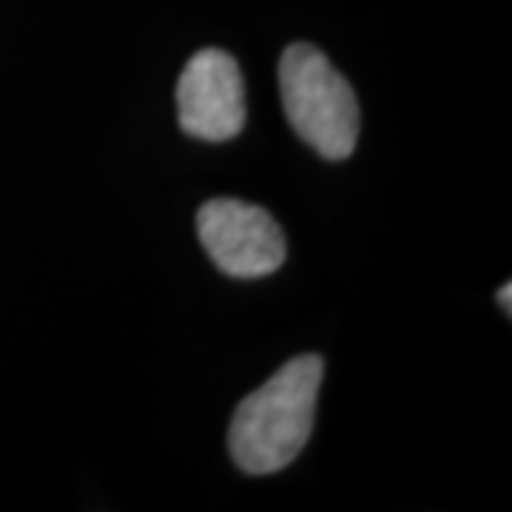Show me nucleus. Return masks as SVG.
<instances>
[{
  "mask_svg": "<svg viewBox=\"0 0 512 512\" xmlns=\"http://www.w3.org/2000/svg\"><path fill=\"white\" fill-rule=\"evenodd\" d=\"M197 234L211 262L234 279L274 274L288 254L279 222L254 202H205L197 214Z\"/></svg>",
  "mask_w": 512,
  "mask_h": 512,
  "instance_id": "7ed1b4c3",
  "label": "nucleus"
},
{
  "mask_svg": "<svg viewBox=\"0 0 512 512\" xmlns=\"http://www.w3.org/2000/svg\"><path fill=\"white\" fill-rule=\"evenodd\" d=\"M498 305H501V308H504L507 313L512 311V288L510 285H504V288L498 291Z\"/></svg>",
  "mask_w": 512,
  "mask_h": 512,
  "instance_id": "39448f33",
  "label": "nucleus"
},
{
  "mask_svg": "<svg viewBox=\"0 0 512 512\" xmlns=\"http://www.w3.org/2000/svg\"><path fill=\"white\" fill-rule=\"evenodd\" d=\"M288 123L325 160H348L359 140V103L350 83L311 43H291L279 60Z\"/></svg>",
  "mask_w": 512,
  "mask_h": 512,
  "instance_id": "f03ea898",
  "label": "nucleus"
},
{
  "mask_svg": "<svg viewBox=\"0 0 512 512\" xmlns=\"http://www.w3.org/2000/svg\"><path fill=\"white\" fill-rule=\"evenodd\" d=\"M322 376L325 362L305 353L239 402L228 427V450L242 473L271 476L296 461L313 433Z\"/></svg>",
  "mask_w": 512,
  "mask_h": 512,
  "instance_id": "f257e3e1",
  "label": "nucleus"
},
{
  "mask_svg": "<svg viewBox=\"0 0 512 512\" xmlns=\"http://www.w3.org/2000/svg\"><path fill=\"white\" fill-rule=\"evenodd\" d=\"M177 111L185 134L205 143L234 140L248 120L237 60L222 49H202L191 57L177 83Z\"/></svg>",
  "mask_w": 512,
  "mask_h": 512,
  "instance_id": "20e7f679",
  "label": "nucleus"
}]
</instances>
